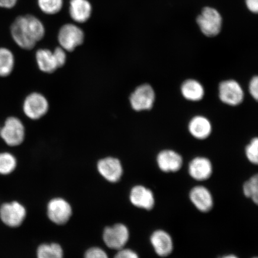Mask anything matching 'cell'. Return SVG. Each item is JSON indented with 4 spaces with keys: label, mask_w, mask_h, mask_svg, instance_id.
<instances>
[{
    "label": "cell",
    "mask_w": 258,
    "mask_h": 258,
    "mask_svg": "<svg viewBox=\"0 0 258 258\" xmlns=\"http://www.w3.org/2000/svg\"><path fill=\"white\" fill-rule=\"evenodd\" d=\"M197 22L202 33L208 37L217 36L221 31L222 16L217 9L206 7L197 18Z\"/></svg>",
    "instance_id": "2"
},
{
    "label": "cell",
    "mask_w": 258,
    "mask_h": 258,
    "mask_svg": "<svg viewBox=\"0 0 258 258\" xmlns=\"http://www.w3.org/2000/svg\"><path fill=\"white\" fill-rule=\"evenodd\" d=\"M158 166L163 172H177L182 168L183 158L176 151L171 150L161 151L157 158Z\"/></svg>",
    "instance_id": "12"
},
{
    "label": "cell",
    "mask_w": 258,
    "mask_h": 258,
    "mask_svg": "<svg viewBox=\"0 0 258 258\" xmlns=\"http://www.w3.org/2000/svg\"><path fill=\"white\" fill-rule=\"evenodd\" d=\"M129 235L126 226L117 224L105 229L103 233V240L106 246L112 249L119 250L124 248L126 244Z\"/></svg>",
    "instance_id": "6"
},
{
    "label": "cell",
    "mask_w": 258,
    "mask_h": 258,
    "mask_svg": "<svg viewBox=\"0 0 258 258\" xmlns=\"http://www.w3.org/2000/svg\"><path fill=\"white\" fill-rule=\"evenodd\" d=\"M114 258H140L138 254L134 250L129 249H122L119 250Z\"/></svg>",
    "instance_id": "30"
},
{
    "label": "cell",
    "mask_w": 258,
    "mask_h": 258,
    "mask_svg": "<svg viewBox=\"0 0 258 258\" xmlns=\"http://www.w3.org/2000/svg\"><path fill=\"white\" fill-rule=\"evenodd\" d=\"M188 129L193 138L199 140H205L211 136L213 128L211 121L207 117L198 115L189 120Z\"/></svg>",
    "instance_id": "15"
},
{
    "label": "cell",
    "mask_w": 258,
    "mask_h": 258,
    "mask_svg": "<svg viewBox=\"0 0 258 258\" xmlns=\"http://www.w3.org/2000/svg\"><path fill=\"white\" fill-rule=\"evenodd\" d=\"M218 96L224 104L236 106L243 102L244 92L239 83L236 80L229 79L219 83Z\"/></svg>",
    "instance_id": "4"
},
{
    "label": "cell",
    "mask_w": 258,
    "mask_h": 258,
    "mask_svg": "<svg viewBox=\"0 0 258 258\" xmlns=\"http://www.w3.org/2000/svg\"><path fill=\"white\" fill-rule=\"evenodd\" d=\"M182 96L187 101L199 102L202 101L205 95L204 86L196 79H187L180 86Z\"/></svg>",
    "instance_id": "18"
},
{
    "label": "cell",
    "mask_w": 258,
    "mask_h": 258,
    "mask_svg": "<svg viewBox=\"0 0 258 258\" xmlns=\"http://www.w3.org/2000/svg\"><path fill=\"white\" fill-rule=\"evenodd\" d=\"M248 89L251 98L258 102V76H254L250 79Z\"/></svg>",
    "instance_id": "28"
},
{
    "label": "cell",
    "mask_w": 258,
    "mask_h": 258,
    "mask_svg": "<svg viewBox=\"0 0 258 258\" xmlns=\"http://www.w3.org/2000/svg\"><path fill=\"white\" fill-rule=\"evenodd\" d=\"M0 137L9 146H19L23 143L25 137L23 122L15 117L6 119L4 125L0 127Z\"/></svg>",
    "instance_id": "3"
},
{
    "label": "cell",
    "mask_w": 258,
    "mask_h": 258,
    "mask_svg": "<svg viewBox=\"0 0 258 258\" xmlns=\"http://www.w3.org/2000/svg\"><path fill=\"white\" fill-rule=\"evenodd\" d=\"M248 10L254 14H258V0H245Z\"/></svg>",
    "instance_id": "31"
},
{
    "label": "cell",
    "mask_w": 258,
    "mask_h": 258,
    "mask_svg": "<svg viewBox=\"0 0 258 258\" xmlns=\"http://www.w3.org/2000/svg\"><path fill=\"white\" fill-rule=\"evenodd\" d=\"M85 258H109L105 251L100 247H92L87 250Z\"/></svg>",
    "instance_id": "27"
},
{
    "label": "cell",
    "mask_w": 258,
    "mask_h": 258,
    "mask_svg": "<svg viewBox=\"0 0 258 258\" xmlns=\"http://www.w3.org/2000/svg\"><path fill=\"white\" fill-rule=\"evenodd\" d=\"M15 56L11 50L0 47V77H6L11 74L15 67Z\"/></svg>",
    "instance_id": "21"
},
{
    "label": "cell",
    "mask_w": 258,
    "mask_h": 258,
    "mask_svg": "<svg viewBox=\"0 0 258 258\" xmlns=\"http://www.w3.org/2000/svg\"><path fill=\"white\" fill-rule=\"evenodd\" d=\"M219 258H238L237 256L234 255V254H227V255H224Z\"/></svg>",
    "instance_id": "33"
},
{
    "label": "cell",
    "mask_w": 258,
    "mask_h": 258,
    "mask_svg": "<svg viewBox=\"0 0 258 258\" xmlns=\"http://www.w3.org/2000/svg\"><path fill=\"white\" fill-rule=\"evenodd\" d=\"M42 12L47 15H54L62 8L63 0H38Z\"/></svg>",
    "instance_id": "25"
},
{
    "label": "cell",
    "mask_w": 258,
    "mask_h": 258,
    "mask_svg": "<svg viewBox=\"0 0 258 258\" xmlns=\"http://www.w3.org/2000/svg\"><path fill=\"white\" fill-rule=\"evenodd\" d=\"M151 243L158 255L166 257L172 253L173 242L172 237L164 230L154 231L150 238Z\"/></svg>",
    "instance_id": "16"
},
{
    "label": "cell",
    "mask_w": 258,
    "mask_h": 258,
    "mask_svg": "<svg viewBox=\"0 0 258 258\" xmlns=\"http://www.w3.org/2000/svg\"><path fill=\"white\" fill-rule=\"evenodd\" d=\"M48 103L44 96L39 93H32L25 98L23 111L26 116L31 120H38L46 114Z\"/></svg>",
    "instance_id": "8"
},
{
    "label": "cell",
    "mask_w": 258,
    "mask_h": 258,
    "mask_svg": "<svg viewBox=\"0 0 258 258\" xmlns=\"http://www.w3.org/2000/svg\"><path fill=\"white\" fill-rule=\"evenodd\" d=\"M70 14L74 21L84 23L91 16L92 6L88 0H71Z\"/></svg>",
    "instance_id": "19"
},
{
    "label": "cell",
    "mask_w": 258,
    "mask_h": 258,
    "mask_svg": "<svg viewBox=\"0 0 258 258\" xmlns=\"http://www.w3.org/2000/svg\"><path fill=\"white\" fill-rule=\"evenodd\" d=\"M13 39L25 50L33 48L37 42L44 37L45 29L42 22L35 16H19L11 26Z\"/></svg>",
    "instance_id": "1"
},
{
    "label": "cell",
    "mask_w": 258,
    "mask_h": 258,
    "mask_svg": "<svg viewBox=\"0 0 258 258\" xmlns=\"http://www.w3.org/2000/svg\"><path fill=\"white\" fill-rule=\"evenodd\" d=\"M17 166V160L11 153H0V175H8L12 173Z\"/></svg>",
    "instance_id": "23"
},
{
    "label": "cell",
    "mask_w": 258,
    "mask_h": 258,
    "mask_svg": "<svg viewBox=\"0 0 258 258\" xmlns=\"http://www.w3.org/2000/svg\"><path fill=\"white\" fill-rule=\"evenodd\" d=\"M98 170L106 180L110 182H117L122 174V167L120 161L115 158L107 157L100 160Z\"/></svg>",
    "instance_id": "14"
},
{
    "label": "cell",
    "mask_w": 258,
    "mask_h": 258,
    "mask_svg": "<svg viewBox=\"0 0 258 258\" xmlns=\"http://www.w3.org/2000/svg\"><path fill=\"white\" fill-rule=\"evenodd\" d=\"M37 258H63V251L59 244H43L38 247Z\"/></svg>",
    "instance_id": "22"
},
{
    "label": "cell",
    "mask_w": 258,
    "mask_h": 258,
    "mask_svg": "<svg viewBox=\"0 0 258 258\" xmlns=\"http://www.w3.org/2000/svg\"><path fill=\"white\" fill-rule=\"evenodd\" d=\"M73 214L72 206L62 198H54L48 203L47 215L51 222L63 225L70 220Z\"/></svg>",
    "instance_id": "9"
},
{
    "label": "cell",
    "mask_w": 258,
    "mask_h": 258,
    "mask_svg": "<svg viewBox=\"0 0 258 258\" xmlns=\"http://www.w3.org/2000/svg\"><path fill=\"white\" fill-rule=\"evenodd\" d=\"M53 53L56 57L58 67H62L66 62L67 56L66 51L62 47H57Z\"/></svg>",
    "instance_id": "29"
},
{
    "label": "cell",
    "mask_w": 258,
    "mask_h": 258,
    "mask_svg": "<svg viewBox=\"0 0 258 258\" xmlns=\"http://www.w3.org/2000/svg\"><path fill=\"white\" fill-rule=\"evenodd\" d=\"M252 258H258V257H253Z\"/></svg>",
    "instance_id": "34"
},
{
    "label": "cell",
    "mask_w": 258,
    "mask_h": 258,
    "mask_svg": "<svg viewBox=\"0 0 258 258\" xmlns=\"http://www.w3.org/2000/svg\"><path fill=\"white\" fill-rule=\"evenodd\" d=\"M243 190L244 196L258 206V173L244 183Z\"/></svg>",
    "instance_id": "24"
},
{
    "label": "cell",
    "mask_w": 258,
    "mask_h": 258,
    "mask_svg": "<svg viewBox=\"0 0 258 258\" xmlns=\"http://www.w3.org/2000/svg\"><path fill=\"white\" fill-rule=\"evenodd\" d=\"M188 173L192 178L198 181L208 180L213 173L211 160L204 157H195L189 163Z\"/></svg>",
    "instance_id": "13"
},
{
    "label": "cell",
    "mask_w": 258,
    "mask_h": 258,
    "mask_svg": "<svg viewBox=\"0 0 258 258\" xmlns=\"http://www.w3.org/2000/svg\"><path fill=\"white\" fill-rule=\"evenodd\" d=\"M245 155L249 162L258 166V137H254L245 148Z\"/></svg>",
    "instance_id": "26"
},
{
    "label": "cell",
    "mask_w": 258,
    "mask_h": 258,
    "mask_svg": "<svg viewBox=\"0 0 258 258\" xmlns=\"http://www.w3.org/2000/svg\"><path fill=\"white\" fill-rule=\"evenodd\" d=\"M156 99L154 90L149 85L139 86L131 96L132 107L137 111L150 110Z\"/></svg>",
    "instance_id": "10"
},
{
    "label": "cell",
    "mask_w": 258,
    "mask_h": 258,
    "mask_svg": "<svg viewBox=\"0 0 258 258\" xmlns=\"http://www.w3.org/2000/svg\"><path fill=\"white\" fill-rule=\"evenodd\" d=\"M189 197L193 205L201 212L207 213L214 207V199L212 194L204 186L194 187L189 192Z\"/></svg>",
    "instance_id": "11"
},
{
    "label": "cell",
    "mask_w": 258,
    "mask_h": 258,
    "mask_svg": "<svg viewBox=\"0 0 258 258\" xmlns=\"http://www.w3.org/2000/svg\"><path fill=\"white\" fill-rule=\"evenodd\" d=\"M35 57L38 68L41 72L52 73L59 68L53 52L49 50H38Z\"/></svg>",
    "instance_id": "20"
},
{
    "label": "cell",
    "mask_w": 258,
    "mask_h": 258,
    "mask_svg": "<svg viewBox=\"0 0 258 258\" xmlns=\"http://www.w3.org/2000/svg\"><path fill=\"white\" fill-rule=\"evenodd\" d=\"M131 202L139 208L150 211L154 208L155 199L154 194L144 186L137 185L132 189L130 194Z\"/></svg>",
    "instance_id": "17"
},
{
    "label": "cell",
    "mask_w": 258,
    "mask_h": 258,
    "mask_svg": "<svg viewBox=\"0 0 258 258\" xmlns=\"http://www.w3.org/2000/svg\"><path fill=\"white\" fill-rule=\"evenodd\" d=\"M18 0H0V8L11 9L14 8Z\"/></svg>",
    "instance_id": "32"
},
{
    "label": "cell",
    "mask_w": 258,
    "mask_h": 258,
    "mask_svg": "<svg viewBox=\"0 0 258 258\" xmlns=\"http://www.w3.org/2000/svg\"><path fill=\"white\" fill-rule=\"evenodd\" d=\"M85 35L77 26L73 24H66L63 26L58 35V40L61 47L64 50L72 51L77 47L82 44Z\"/></svg>",
    "instance_id": "7"
},
{
    "label": "cell",
    "mask_w": 258,
    "mask_h": 258,
    "mask_svg": "<svg viewBox=\"0 0 258 258\" xmlns=\"http://www.w3.org/2000/svg\"><path fill=\"white\" fill-rule=\"evenodd\" d=\"M27 216L24 206L18 202L6 203L0 208V219L9 227L16 228L23 223Z\"/></svg>",
    "instance_id": "5"
}]
</instances>
